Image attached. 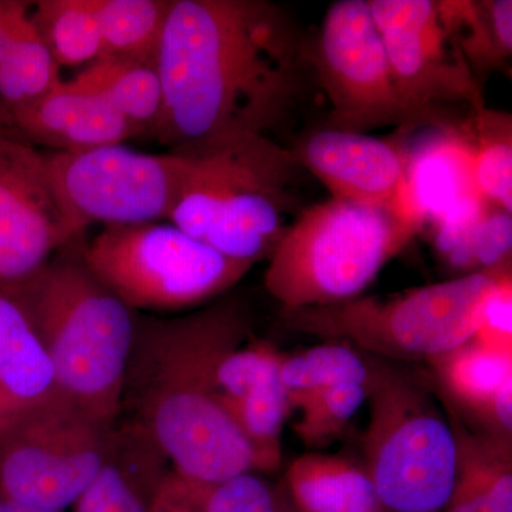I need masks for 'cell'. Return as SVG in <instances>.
<instances>
[{"instance_id":"6da1fadb","label":"cell","mask_w":512,"mask_h":512,"mask_svg":"<svg viewBox=\"0 0 512 512\" xmlns=\"http://www.w3.org/2000/svg\"><path fill=\"white\" fill-rule=\"evenodd\" d=\"M311 40L269 0H173L156 59L163 110L154 137L194 154L278 133L316 83Z\"/></svg>"},{"instance_id":"7a4b0ae2","label":"cell","mask_w":512,"mask_h":512,"mask_svg":"<svg viewBox=\"0 0 512 512\" xmlns=\"http://www.w3.org/2000/svg\"><path fill=\"white\" fill-rule=\"evenodd\" d=\"M249 335V312L234 296L173 318L137 313L120 419L146 431L171 470L202 487L256 471L218 387L222 359Z\"/></svg>"},{"instance_id":"3957f363","label":"cell","mask_w":512,"mask_h":512,"mask_svg":"<svg viewBox=\"0 0 512 512\" xmlns=\"http://www.w3.org/2000/svg\"><path fill=\"white\" fill-rule=\"evenodd\" d=\"M82 238L8 293L29 320L55 367L64 399L104 426L121 416L124 377L137 312L90 271Z\"/></svg>"},{"instance_id":"277c9868","label":"cell","mask_w":512,"mask_h":512,"mask_svg":"<svg viewBox=\"0 0 512 512\" xmlns=\"http://www.w3.org/2000/svg\"><path fill=\"white\" fill-rule=\"evenodd\" d=\"M190 170L168 222L208 247L255 265L274 254L298 218L292 148L242 134L187 154Z\"/></svg>"},{"instance_id":"5b68a950","label":"cell","mask_w":512,"mask_h":512,"mask_svg":"<svg viewBox=\"0 0 512 512\" xmlns=\"http://www.w3.org/2000/svg\"><path fill=\"white\" fill-rule=\"evenodd\" d=\"M421 229L396 202H319L302 210L269 258L266 291L288 311L352 301Z\"/></svg>"},{"instance_id":"8992f818","label":"cell","mask_w":512,"mask_h":512,"mask_svg":"<svg viewBox=\"0 0 512 512\" xmlns=\"http://www.w3.org/2000/svg\"><path fill=\"white\" fill-rule=\"evenodd\" d=\"M511 276V259H507L484 271L396 295L282 309V320L295 332L345 343L377 357L433 360L476 336L488 303Z\"/></svg>"},{"instance_id":"52a82bcc","label":"cell","mask_w":512,"mask_h":512,"mask_svg":"<svg viewBox=\"0 0 512 512\" xmlns=\"http://www.w3.org/2000/svg\"><path fill=\"white\" fill-rule=\"evenodd\" d=\"M365 454L383 510L440 512L457 476L453 427L427 393L384 363L370 362Z\"/></svg>"},{"instance_id":"ba28073f","label":"cell","mask_w":512,"mask_h":512,"mask_svg":"<svg viewBox=\"0 0 512 512\" xmlns=\"http://www.w3.org/2000/svg\"><path fill=\"white\" fill-rule=\"evenodd\" d=\"M97 279L134 312H183L222 298L251 271L168 221L104 227L83 244Z\"/></svg>"},{"instance_id":"9c48e42d","label":"cell","mask_w":512,"mask_h":512,"mask_svg":"<svg viewBox=\"0 0 512 512\" xmlns=\"http://www.w3.org/2000/svg\"><path fill=\"white\" fill-rule=\"evenodd\" d=\"M47 177L74 239L94 224L168 221L190 170L187 154H147L123 144L45 153Z\"/></svg>"},{"instance_id":"30bf717a","label":"cell","mask_w":512,"mask_h":512,"mask_svg":"<svg viewBox=\"0 0 512 512\" xmlns=\"http://www.w3.org/2000/svg\"><path fill=\"white\" fill-rule=\"evenodd\" d=\"M114 426L67 402L10 421L0 430V495L45 510L73 507L103 467Z\"/></svg>"},{"instance_id":"8fae6325","label":"cell","mask_w":512,"mask_h":512,"mask_svg":"<svg viewBox=\"0 0 512 512\" xmlns=\"http://www.w3.org/2000/svg\"><path fill=\"white\" fill-rule=\"evenodd\" d=\"M369 5L406 116L402 133L420 124L443 126L441 109L448 106L463 104L470 113L485 109L484 86L461 55L440 0H369Z\"/></svg>"},{"instance_id":"7c38bea8","label":"cell","mask_w":512,"mask_h":512,"mask_svg":"<svg viewBox=\"0 0 512 512\" xmlns=\"http://www.w3.org/2000/svg\"><path fill=\"white\" fill-rule=\"evenodd\" d=\"M311 47L316 84L330 103L325 127L367 134L406 126L369 0L333 2Z\"/></svg>"},{"instance_id":"4fadbf2b","label":"cell","mask_w":512,"mask_h":512,"mask_svg":"<svg viewBox=\"0 0 512 512\" xmlns=\"http://www.w3.org/2000/svg\"><path fill=\"white\" fill-rule=\"evenodd\" d=\"M73 241L45 153L0 131V291L25 284Z\"/></svg>"},{"instance_id":"5bb4252c","label":"cell","mask_w":512,"mask_h":512,"mask_svg":"<svg viewBox=\"0 0 512 512\" xmlns=\"http://www.w3.org/2000/svg\"><path fill=\"white\" fill-rule=\"evenodd\" d=\"M292 150L333 198L373 207L394 205L409 161L404 140L328 127L313 131Z\"/></svg>"},{"instance_id":"9a60e30c","label":"cell","mask_w":512,"mask_h":512,"mask_svg":"<svg viewBox=\"0 0 512 512\" xmlns=\"http://www.w3.org/2000/svg\"><path fill=\"white\" fill-rule=\"evenodd\" d=\"M282 359L269 343L245 342L218 367L222 403L254 453L256 473L275 470L282 460V431L292 410Z\"/></svg>"},{"instance_id":"2e32d148","label":"cell","mask_w":512,"mask_h":512,"mask_svg":"<svg viewBox=\"0 0 512 512\" xmlns=\"http://www.w3.org/2000/svg\"><path fill=\"white\" fill-rule=\"evenodd\" d=\"M0 123L16 131L9 136L30 146H45L59 153L92 150L123 144L138 137L106 101L62 82L43 99L22 109L0 114Z\"/></svg>"},{"instance_id":"e0dca14e","label":"cell","mask_w":512,"mask_h":512,"mask_svg":"<svg viewBox=\"0 0 512 512\" xmlns=\"http://www.w3.org/2000/svg\"><path fill=\"white\" fill-rule=\"evenodd\" d=\"M170 463L148 434L120 419L109 453L93 483L74 503V512H150Z\"/></svg>"},{"instance_id":"ac0fdd59","label":"cell","mask_w":512,"mask_h":512,"mask_svg":"<svg viewBox=\"0 0 512 512\" xmlns=\"http://www.w3.org/2000/svg\"><path fill=\"white\" fill-rule=\"evenodd\" d=\"M63 402L46 349L18 303L0 291V414L9 424Z\"/></svg>"},{"instance_id":"d6986e66","label":"cell","mask_w":512,"mask_h":512,"mask_svg":"<svg viewBox=\"0 0 512 512\" xmlns=\"http://www.w3.org/2000/svg\"><path fill=\"white\" fill-rule=\"evenodd\" d=\"M433 222L440 255L464 275L511 259V212L483 197L468 198Z\"/></svg>"},{"instance_id":"ffe728a7","label":"cell","mask_w":512,"mask_h":512,"mask_svg":"<svg viewBox=\"0 0 512 512\" xmlns=\"http://www.w3.org/2000/svg\"><path fill=\"white\" fill-rule=\"evenodd\" d=\"M292 503L301 512H383L366 468L346 458L309 453L286 473Z\"/></svg>"},{"instance_id":"44dd1931","label":"cell","mask_w":512,"mask_h":512,"mask_svg":"<svg viewBox=\"0 0 512 512\" xmlns=\"http://www.w3.org/2000/svg\"><path fill=\"white\" fill-rule=\"evenodd\" d=\"M457 476L444 512H512L511 440L476 437L453 424Z\"/></svg>"},{"instance_id":"7402d4cb","label":"cell","mask_w":512,"mask_h":512,"mask_svg":"<svg viewBox=\"0 0 512 512\" xmlns=\"http://www.w3.org/2000/svg\"><path fill=\"white\" fill-rule=\"evenodd\" d=\"M67 83L106 101L137 136L156 133L163 110V87L156 63L101 56Z\"/></svg>"},{"instance_id":"603a6c76","label":"cell","mask_w":512,"mask_h":512,"mask_svg":"<svg viewBox=\"0 0 512 512\" xmlns=\"http://www.w3.org/2000/svg\"><path fill=\"white\" fill-rule=\"evenodd\" d=\"M458 49L474 77L483 84L490 74L510 72L511 0H440Z\"/></svg>"},{"instance_id":"cb8c5ba5","label":"cell","mask_w":512,"mask_h":512,"mask_svg":"<svg viewBox=\"0 0 512 512\" xmlns=\"http://www.w3.org/2000/svg\"><path fill=\"white\" fill-rule=\"evenodd\" d=\"M30 3L20 2L0 64V114L43 99L62 84L60 67L30 19Z\"/></svg>"},{"instance_id":"d4e9b609","label":"cell","mask_w":512,"mask_h":512,"mask_svg":"<svg viewBox=\"0 0 512 512\" xmlns=\"http://www.w3.org/2000/svg\"><path fill=\"white\" fill-rule=\"evenodd\" d=\"M430 362L447 393L490 423L498 393L512 382V355L470 340Z\"/></svg>"},{"instance_id":"484cf974","label":"cell","mask_w":512,"mask_h":512,"mask_svg":"<svg viewBox=\"0 0 512 512\" xmlns=\"http://www.w3.org/2000/svg\"><path fill=\"white\" fill-rule=\"evenodd\" d=\"M173 0H93L103 56L156 63Z\"/></svg>"},{"instance_id":"4316f807","label":"cell","mask_w":512,"mask_h":512,"mask_svg":"<svg viewBox=\"0 0 512 512\" xmlns=\"http://www.w3.org/2000/svg\"><path fill=\"white\" fill-rule=\"evenodd\" d=\"M30 19L59 67H86L103 56L93 0H40Z\"/></svg>"},{"instance_id":"83f0119b","label":"cell","mask_w":512,"mask_h":512,"mask_svg":"<svg viewBox=\"0 0 512 512\" xmlns=\"http://www.w3.org/2000/svg\"><path fill=\"white\" fill-rule=\"evenodd\" d=\"M369 360L345 343L322 345L282 359L281 380L292 409H301L313 397L339 384L366 386Z\"/></svg>"},{"instance_id":"f1b7e54d","label":"cell","mask_w":512,"mask_h":512,"mask_svg":"<svg viewBox=\"0 0 512 512\" xmlns=\"http://www.w3.org/2000/svg\"><path fill=\"white\" fill-rule=\"evenodd\" d=\"M473 141L474 180L481 197L512 211V117L485 109L468 117Z\"/></svg>"},{"instance_id":"f546056e","label":"cell","mask_w":512,"mask_h":512,"mask_svg":"<svg viewBox=\"0 0 512 512\" xmlns=\"http://www.w3.org/2000/svg\"><path fill=\"white\" fill-rule=\"evenodd\" d=\"M367 399L366 386L339 384L313 397L301 407V420L296 421V434L306 446H322L348 426Z\"/></svg>"},{"instance_id":"4dcf8cb0","label":"cell","mask_w":512,"mask_h":512,"mask_svg":"<svg viewBox=\"0 0 512 512\" xmlns=\"http://www.w3.org/2000/svg\"><path fill=\"white\" fill-rule=\"evenodd\" d=\"M202 512H291V507L278 487L251 471L208 487Z\"/></svg>"},{"instance_id":"1f68e13d","label":"cell","mask_w":512,"mask_h":512,"mask_svg":"<svg viewBox=\"0 0 512 512\" xmlns=\"http://www.w3.org/2000/svg\"><path fill=\"white\" fill-rule=\"evenodd\" d=\"M471 340L484 348L512 355V276L495 292L483 323Z\"/></svg>"},{"instance_id":"d6a6232c","label":"cell","mask_w":512,"mask_h":512,"mask_svg":"<svg viewBox=\"0 0 512 512\" xmlns=\"http://www.w3.org/2000/svg\"><path fill=\"white\" fill-rule=\"evenodd\" d=\"M207 488L184 480L171 470L158 488L150 512H202Z\"/></svg>"},{"instance_id":"836d02e7","label":"cell","mask_w":512,"mask_h":512,"mask_svg":"<svg viewBox=\"0 0 512 512\" xmlns=\"http://www.w3.org/2000/svg\"><path fill=\"white\" fill-rule=\"evenodd\" d=\"M19 0H0V64L8 47L13 16L18 9Z\"/></svg>"},{"instance_id":"e575fe53","label":"cell","mask_w":512,"mask_h":512,"mask_svg":"<svg viewBox=\"0 0 512 512\" xmlns=\"http://www.w3.org/2000/svg\"><path fill=\"white\" fill-rule=\"evenodd\" d=\"M0 512H60L53 510H45V508L32 507V505H26L18 503V501L9 500V498L2 497L0 495Z\"/></svg>"},{"instance_id":"d590c367","label":"cell","mask_w":512,"mask_h":512,"mask_svg":"<svg viewBox=\"0 0 512 512\" xmlns=\"http://www.w3.org/2000/svg\"><path fill=\"white\" fill-rule=\"evenodd\" d=\"M6 424H8V421H6L5 419H3V416L2 414H0V430L3 429V427L6 426Z\"/></svg>"}]
</instances>
